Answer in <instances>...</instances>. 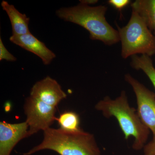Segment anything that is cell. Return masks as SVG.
Masks as SVG:
<instances>
[{"instance_id": "30bf717a", "label": "cell", "mask_w": 155, "mask_h": 155, "mask_svg": "<svg viewBox=\"0 0 155 155\" xmlns=\"http://www.w3.org/2000/svg\"><path fill=\"white\" fill-rule=\"evenodd\" d=\"M1 5L11 21L12 35H22L31 33L28 28L30 19L25 14L20 13L14 5L6 1H3Z\"/></svg>"}, {"instance_id": "52a82bcc", "label": "cell", "mask_w": 155, "mask_h": 155, "mask_svg": "<svg viewBox=\"0 0 155 155\" xmlns=\"http://www.w3.org/2000/svg\"><path fill=\"white\" fill-rule=\"evenodd\" d=\"M30 96L56 108L67 94L57 81L47 76L34 84Z\"/></svg>"}, {"instance_id": "277c9868", "label": "cell", "mask_w": 155, "mask_h": 155, "mask_svg": "<svg viewBox=\"0 0 155 155\" xmlns=\"http://www.w3.org/2000/svg\"><path fill=\"white\" fill-rule=\"evenodd\" d=\"M117 27L122 43V58L126 59L137 54L149 57L155 54V36L135 11L132 10L127 25Z\"/></svg>"}, {"instance_id": "9c48e42d", "label": "cell", "mask_w": 155, "mask_h": 155, "mask_svg": "<svg viewBox=\"0 0 155 155\" xmlns=\"http://www.w3.org/2000/svg\"><path fill=\"white\" fill-rule=\"evenodd\" d=\"M10 40L14 44L36 55L47 65L56 58V55L42 42L34 36L31 33L22 35H13Z\"/></svg>"}, {"instance_id": "8992f818", "label": "cell", "mask_w": 155, "mask_h": 155, "mask_svg": "<svg viewBox=\"0 0 155 155\" xmlns=\"http://www.w3.org/2000/svg\"><path fill=\"white\" fill-rule=\"evenodd\" d=\"M125 79L135 93L139 116L143 123L152 132V140L155 141V94L130 74H125Z\"/></svg>"}, {"instance_id": "ba28073f", "label": "cell", "mask_w": 155, "mask_h": 155, "mask_svg": "<svg viewBox=\"0 0 155 155\" xmlns=\"http://www.w3.org/2000/svg\"><path fill=\"white\" fill-rule=\"evenodd\" d=\"M28 126L26 121L17 123L0 122V155H10L20 140L28 137Z\"/></svg>"}, {"instance_id": "8fae6325", "label": "cell", "mask_w": 155, "mask_h": 155, "mask_svg": "<svg viewBox=\"0 0 155 155\" xmlns=\"http://www.w3.org/2000/svg\"><path fill=\"white\" fill-rule=\"evenodd\" d=\"M131 7L155 36V0H137Z\"/></svg>"}, {"instance_id": "6da1fadb", "label": "cell", "mask_w": 155, "mask_h": 155, "mask_svg": "<svg viewBox=\"0 0 155 155\" xmlns=\"http://www.w3.org/2000/svg\"><path fill=\"white\" fill-rule=\"evenodd\" d=\"M107 8L105 6L92 7L80 3L77 5L63 8L56 12L57 16L64 21L75 23L86 29L93 40L103 42L112 45L120 41L118 30L109 24L105 14Z\"/></svg>"}, {"instance_id": "9a60e30c", "label": "cell", "mask_w": 155, "mask_h": 155, "mask_svg": "<svg viewBox=\"0 0 155 155\" xmlns=\"http://www.w3.org/2000/svg\"><path fill=\"white\" fill-rule=\"evenodd\" d=\"M129 0H110L108 3L119 11H121L130 3Z\"/></svg>"}, {"instance_id": "4fadbf2b", "label": "cell", "mask_w": 155, "mask_h": 155, "mask_svg": "<svg viewBox=\"0 0 155 155\" xmlns=\"http://www.w3.org/2000/svg\"><path fill=\"white\" fill-rule=\"evenodd\" d=\"M60 128L69 131L80 130V119L77 113L73 111H65L60 114L56 119Z\"/></svg>"}, {"instance_id": "5b68a950", "label": "cell", "mask_w": 155, "mask_h": 155, "mask_svg": "<svg viewBox=\"0 0 155 155\" xmlns=\"http://www.w3.org/2000/svg\"><path fill=\"white\" fill-rule=\"evenodd\" d=\"M23 108L28 126V137L51 127L56 121V108L32 97L25 99Z\"/></svg>"}, {"instance_id": "7c38bea8", "label": "cell", "mask_w": 155, "mask_h": 155, "mask_svg": "<svg viewBox=\"0 0 155 155\" xmlns=\"http://www.w3.org/2000/svg\"><path fill=\"white\" fill-rule=\"evenodd\" d=\"M130 66L134 69L142 70L151 81L155 89V68L149 56L146 55L132 56Z\"/></svg>"}, {"instance_id": "5bb4252c", "label": "cell", "mask_w": 155, "mask_h": 155, "mask_svg": "<svg viewBox=\"0 0 155 155\" xmlns=\"http://www.w3.org/2000/svg\"><path fill=\"white\" fill-rule=\"evenodd\" d=\"M5 60L6 61L14 62L17 61V58H15L6 48L3 43L2 38H0V61Z\"/></svg>"}, {"instance_id": "7a4b0ae2", "label": "cell", "mask_w": 155, "mask_h": 155, "mask_svg": "<svg viewBox=\"0 0 155 155\" xmlns=\"http://www.w3.org/2000/svg\"><path fill=\"white\" fill-rule=\"evenodd\" d=\"M106 118L114 117L117 119L125 139L134 137L132 148L143 149L148 138L150 130L142 122L137 110L129 105L126 92L124 91L115 99L107 96L95 106Z\"/></svg>"}, {"instance_id": "3957f363", "label": "cell", "mask_w": 155, "mask_h": 155, "mask_svg": "<svg viewBox=\"0 0 155 155\" xmlns=\"http://www.w3.org/2000/svg\"><path fill=\"white\" fill-rule=\"evenodd\" d=\"M43 132L41 142L23 155H32L45 150L60 155H101L94 135L82 129L69 131L49 127Z\"/></svg>"}, {"instance_id": "2e32d148", "label": "cell", "mask_w": 155, "mask_h": 155, "mask_svg": "<svg viewBox=\"0 0 155 155\" xmlns=\"http://www.w3.org/2000/svg\"><path fill=\"white\" fill-rule=\"evenodd\" d=\"M143 155H155V141L152 140L145 145Z\"/></svg>"}, {"instance_id": "e0dca14e", "label": "cell", "mask_w": 155, "mask_h": 155, "mask_svg": "<svg viewBox=\"0 0 155 155\" xmlns=\"http://www.w3.org/2000/svg\"><path fill=\"white\" fill-rule=\"evenodd\" d=\"M97 2L98 1H96V0H83V1H80V3L86 4V5H88L96 4Z\"/></svg>"}]
</instances>
